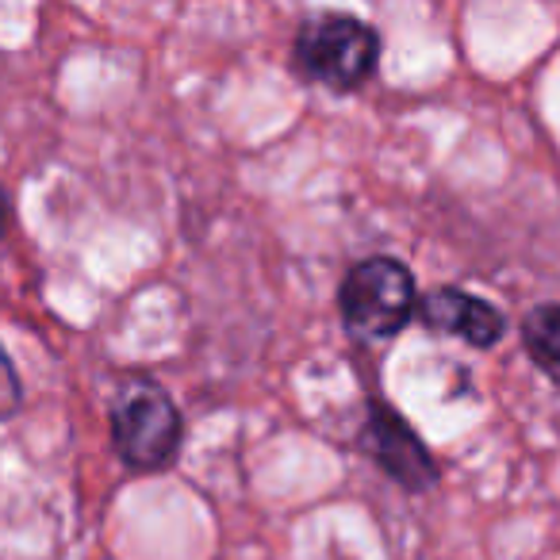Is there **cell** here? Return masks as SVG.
Segmentation results:
<instances>
[{
  "instance_id": "obj_1",
  "label": "cell",
  "mask_w": 560,
  "mask_h": 560,
  "mask_svg": "<svg viewBox=\"0 0 560 560\" xmlns=\"http://www.w3.org/2000/svg\"><path fill=\"white\" fill-rule=\"evenodd\" d=\"M342 323L358 342H388L415 315V277L396 257H369L353 265L338 292Z\"/></svg>"
},
{
  "instance_id": "obj_2",
  "label": "cell",
  "mask_w": 560,
  "mask_h": 560,
  "mask_svg": "<svg viewBox=\"0 0 560 560\" xmlns=\"http://www.w3.org/2000/svg\"><path fill=\"white\" fill-rule=\"evenodd\" d=\"M112 438L131 468L154 472L173 465L180 450V415L162 384L131 376L112 407Z\"/></svg>"
},
{
  "instance_id": "obj_3",
  "label": "cell",
  "mask_w": 560,
  "mask_h": 560,
  "mask_svg": "<svg viewBox=\"0 0 560 560\" xmlns=\"http://www.w3.org/2000/svg\"><path fill=\"white\" fill-rule=\"evenodd\" d=\"M376 55H381L376 32L365 20L346 16V12L307 20L296 39L300 70L319 85L338 89V93L358 89L376 70Z\"/></svg>"
},
{
  "instance_id": "obj_4",
  "label": "cell",
  "mask_w": 560,
  "mask_h": 560,
  "mask_svg": "<svg viewBox=\"0 0 560 560\" xmlns=\"http://www.w3.org/2000/svg\"><path fill=\"white\" fill-rule=\"evenodd\" d=\"M361 445L373 453V460L392 476L396 483H404L407 491H427L434 483V460H430L427 445L415 438V430L399 419L392 407L373 404L369 407V422Z\"/></svg>"
},
{
  "instance_id": "obj_5",
  "label": "cell",
  "mask_w": 560,
  "mask_h": 560,
  "mask_svg": "<svg viewBox=\"0 0 560 560\" xmlns=\"http://www.w3.org/2000/svg\"><path fill=\"white\" fill-rule=\"evenodd\" d=\"M419 315L430 330L457 335V338H465V342L480 346V350H488V346H495L499 338H503V315H499L488 300L468 296V292H460V289L430 292V296L422 300Z\"/></svg>"
},
{
  "instance_id": "obj_6",
  "label": "cell",
  "mask_w": 560,
  "mask_h": 560,
  "mask_svg": "<svg viewBox=\"0 0 560 560\" xmlns=\"http://www.w3.org/2000/svg\"><path fill=\"white\" fill-rule=\"evenodd\" d=\"M522 342L534 365L560 388V304H541L522 323Z\"/></svg>"
},
{
  "instance_id": "obj_7",
  "label": "cell",
  "mask_w": 560,
  "mask_h": 560,
  "mask_svg": "<svg viewBox=\"0 0 560 560\" xmlns=\"http://www.w3.org/2000/svg\"><path fill=\"white\" fill-rule=\"evenodd\" d=\"M16 407H20V376L12 369L9 353L0 350V422L9 419V415H16Z\"/></svg>"
},
{
  "instance_id": "obj_8",
  "label": "cell",
  "mask_w": 560,
  "mask_h": 560,
  "mask_svg": "<svg viewBox=\"0 0 560 560\" xmlns=\"http://www.w3.org/2000/svg\"><path fill=\"white\" fill-rule=\"evenodd\" d=\"M4 226H9V203H4V196H0V234H4Z\"/></svg>"
}]
</instances>
